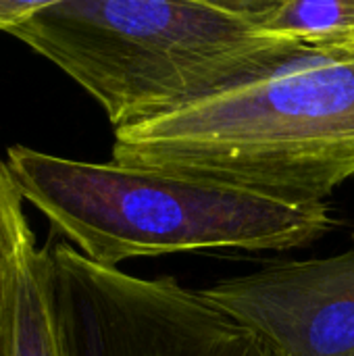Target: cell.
Segmentation results:
<instances>
[{
  "label": "cell",
  "mask_w": 354,
  "mask_h": 356,
  "mask_svg": "<svg viewBox=\"0 0 354 356\" xmlns=\"http://www.w3.org/2000/svg\"><path fill=\"white\" fill-rule=\"evenodd\" d=\"M4 167L52 236L102 267L207 250H292L328 236L330 207L117 163L10 146Z\"/></svg>",
  "instance_id": "3957f363"
},
{
  "label": "cell",
  "mask_w": 354,
  "mask_h": 356,
  "mask_svg": "<svg viewBox=\"0 0 354 356\" xmlns=\"http://www.w3.org/2000/svg\"><path fill=\"white\" fill-rule=\"evenodd\" d=\"M44 248L63 356H275L202 290L96 265L58 236Z\"/></svg>",
  "instance_id": "277c9868"
},
{
  "label": "cell",
  "mask_w": 354,
  "mask_h": 356,
  "mask_svg": "<svg viewBox=\"0 0 354 356\" xmlns=\"http://www.w3.org/2000/svg\"><path fill=\"white\" fill-rule=\"evenodd\" d=\"M0 159V356H63L50 261Z\"/></svg>",
  "instance_id": "8992f818"
},
{
  "label": "cell",
  "mask_w": 354,
  "mask_h": 356,
  "mask_svg": "<svg viewBox=\"0 0 354 356\" xmlns=\"http://www.w3.org/2000/svg\"><path fill=\"white\" fill-rule=\"evenodd\" d=\"M265 27L303 46L354 42V0H271Z\"/></svg>",
  "instance_id": "52a82bcc"
},
{
  "label": "cell",
  "mask_w": 354,
  "mask_h": 356,
  "mask_svg": "<svg viewBox=\"0 0 354 356\" xmlns=\"http://www.w3.org/2000/svg\"><path fill=\"white\" fill-rule=\"evenodd\" d=\"M29 0L25 2H15V0H0V31H4L25 8Z\"/></svg>",
  "instance_id": "ba28073f"
},
{
  "label": "cell",
  "mask_w": 354,
  "mask_h": 356,
  "mask_svg": "<svg viewBox=\"0 0 354 356\" xmlns=\"http://www.w3.org/2000/svg\"><path fill=\"white\" fill-rule=\"evenodd\" d=\"M111 161L323 204L354 177V42L305 46L194 106L117 129Z\"/></svg>",
  "instance_id": "7a4b0ae2"
},
{
  "label": "cell",
  "mask_w": 354,
  "mask_h": 356,
  "mask_svg": "<svg viewBox=\"0 0 354 356\" xmlns=\"http://www.w3.org/2000/svg\"><path fill=\"white\" fill-rule=\"evenodd\" d=\"M202 294L275 356H354V250L269 265Z\"/></svg>",
  "instance_id": "5b68a950"
},
{
  "label": "cell",
  "mask_w": 354,
  "mask_h": 356,
  "mask_svg": "<svg viewBox=\"0 0 354 356\" xmlns=\"http://www.w3.org/2000/svg\"><path fill=\"white\" fill-rule=\"evenodd\" d=\"M271 0H29L4 29L48 58L117 129L194 106L305 46L265 27Z\"/></svg>",
  "instance_id": "6da1fadb"
}]
</instances>
